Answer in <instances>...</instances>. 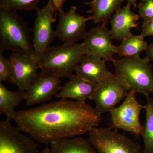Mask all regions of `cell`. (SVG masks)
I'll return each mask as SVG.
<instances>
[{
    "label": "cell",
    "mask_w": 153,
    "mask_h": 153,
    "mask_svg": "<svg viewBox=\"0 0 153 153\" xmlns=\"http://www.w3.org/2000/svg\"><path fill=\"white\" fill-rule=\"evenodd\" d=\"M8 59L11 66L13 84L19 89L27 90L39 72L38 57L12 53Z\"/></svg>",
    "instance_id": "4fadbf2b"
},
{
    "label": "cell",
    "mask_w": 153,
    "mask_h": 153,
    "mask_svg": "<svg viewBox=\"0 0 153 153\" xmlns=\"http://www.w3.org/2000/svg\"><path fill=\"white\" fill-rule=\"evenodd\" d=\"M13 83V77L10 65L8 59L0 52V82Z\"/></svg>",
    "instance_id": "603a6c76"
},
{
    "label": "cell",
    "mask_w": 153,
    "mask_h": 153,
    "mask_svg": "<svg viewBox=\"0 0 153 153\" xmlns=\"http://www.w3.org/2000/svg\"><path fill=\"white\" fill-rule=\"evenodd\" d=\"M66 0H49L57 13L58 12L63 10L64 4Z\"/></svg>",
    "instance_id": "484cf974"
},
{
    "label": "cell",
    "mask_w": 153,
    "mask_h": 153,
    "mask_svg": "<svg viewBox=\"0 0 153 153\" xmlns=\"http://www.w3.org/2000/svg\"><path fill=\"white\" fill-rule=\"evenodd\" d=\"M146 98V121L141 135L144 143L143 153H153V98L150 96Z\"/></svg>",
    "instance_id": "44dd1931"
},
{
    "label": "cell",
    "mask_w": 153,
    "mask_h": 153,
    "mask_svg": "<svg viewBox=\"0 0 153 153\" xmlns=\"http://www.w3.org/2000/svg\"><path fill=\"white\" fill-rule=\"evenodd\" d=\"M77 8L71 6L67 12H58L59 21L56 31V36L64 43H74L84 39L87 34L85 30L89 18L77 13Z\"/></svg>",
    "instance_id": "30bf717a"
},
{
    "label": "cell",
    "mask_w": 153,
    "mask_h": 153,
    "mask_svg": "<svg viewBox=\"0 0 153 153\" xmlns=\"http://www.w3.org/2000/svg\"><path fill=\"white\" fill-rule=\"evenodd\" d=\"M36 141L13 126L8 119L0 122V153H38Z\"/></svg>",
    "instance_id": "9c48e42d"
},
{
    "label": "cell",
    "mask_w": 153,
    "mask_h": 153,
    "mask_svg": "<svg viewBox=\"0 0 153 153\" xmlns=\"http://www.w3.org/2000/svg\"><path fill=\"white\" fill-rule=\"evenodd\" d=\"M115 74L127 85L129 91L145 96L153 93V70L150 61L140 55L114 60Z\"/></svg>",
    "instance_id": "277c9868"
},
{
    "label": "cell",
    "mask_w": 153,
    "mask_h": 153,
    "mask_svg": "<svg viewBox=\"0 0 153 153\" xmlns=\"http://www.w3.org/2000/svg\"><path fill=\"white\" fill-rule=\"evenodd\" d=\"M101 119V115L86 102L60 99L16 111L12 120L20 131L36 141L50 145L88 133Z\"/></svg>",
    "instance_id": "6da1fadb"
},
{
    "label": "cell",
    "mask_w": 153,
    "mask_h": 153,
    "mask_svg": "<svg viewBox=\"0 0 153 153\" xmlns=\"http://www.w3.org/2000/svg\"><path fill=\"white\" fill-rule=\"evenodd\" d=\"M88 140L98 153H141L139 144L112 128H94Z\"/></svg>",
    "instance_id": "5b68a950"
},
{
    "label": "cell",
    "mask_w": 153,
    "mask_h": 153,
    "mask_svg": "<svg viewBox=\"0 0 153 153\" xmlns=\"http://www.w3.org/2000/svg\"><path fill=\"white\" fill-rule=\"evenodd\" d=\"M27 22L17 12L0 9V52L36 56Z\"/></svg>",
    "instance_id": "7a4b0ae2"
},
{
    "label": "cell",
    "mask_w": 153,
    "mask_h": 153,
    "mask_svg": "<svg viewBox=\"0 0 153 153\" xmlns=\"http://www.w3.org/2000/svg\"><path fill=\"white\" fill-rule=\"evenodd\" d=\"M140 35L144 38L153 36V19L148 22H143Z\"/></svg>",
    "instance_id": "d4e9b609"
},
{
    "label": "cell",
    "mask_w": 153,
    "mask_h": 153,
    "mask_svg": "<svg viewBox=\"0 0 153 153\" xmlns=\"http://www.w3.org/2000/svg\"><path fill=\"white\" fill-rule=\"evenodd\" d=\"M126 1H127L128 3H129L135 8L137 7V2L138 0H126Z\"/></svg>",
    "instance_id": "83f0119b"
},
{
    "label": "cell",
    "mask_w": 153,
    "mask_h": 153,
    "mask_svg": "<svg viewBox=\"0 0 153 153\" xmlns=\"http://www.w3.org/2000/svg\"><path fill=\"white\" fill-rule=\"evenodd\" d=\"M113 39L106 25L102 24L92 28L82 43L85 54L97 56L105 61L113 62L114 55L117 54V46L114 45Z\"/></svg>",
    "instance_id": "7c38bea8"
},
{
    "label": "cell",
    "mask_w": 153,
    "mask_h": 153,
    "mask_svg": "<svg viewBox=\"0 0 153 153\" xmlns=\"http://www.w3.org/2000/svg\"><path fill=\"white\" fill-rule=\"evenodd\" d=\"M76 74L85 81L98 83L112 74L105 61L94 55L86 54L75 69Z\"/></svg>",
    "instance_id": "9a60e30c"
},
{
    "label": "cell",
    "mask_w": 153,
    "mask_h": 153,
    "mask_svg": "<svg viewBox=\"0 0 153 153\" xmlns=\"http://www.w3.org/2000/svg\"><path fill=\"white\" fill-rule=\"evenodd\" d=\"M144 38L140 35L136 36L131 33L122 41L120 45L117 46V54L122 58L140 55L148 47Z\"/></svg>",
    "instance_id": "ffe728a7"
},
{
    "label": "cell",
    "mask_w": 153,
    "mask_h": 153,
    "mask_svg": "<svg viewBox=\"0 0 153 153\" xmlns=\"http://www.w3.org/2000/svg\"><path fill=\"white\" fill-rule=\"evenodd\" d=\"M41 0H0V9L18 12L37 10Z\"/></svg>",
    "instance_id": "7402d4cb"
},
{
    "label": "cell",
    "mask_w": 153,
    "mask_h": 153,
    "mask_svg": "<svg viewBox=\"0 0 153 153\" xmlns=\"http://www.w3.org/2000/svg\"><path fill=\"white\" fill-rule=\"evenodd\" d=\"M85 54L82 43L53 46L38 57V67L41 71H49L60 78H68Z\"/></svg>",
    "instance_id": "3957f363"
},
{
    "label": "cell",
    "mask_w": 153,
    "mask_h": 153,
    "mask_svg": "<svg viewBox=\"0 0 153 153\" xmlns=\"http://www.w3.org/2000/svg\"><path fill=\"white\" fill-rule=\"evenodd\" d=\"M143 109L144 105L137 100L136 93L129 91L123 103L109 111L111 127L131 133L136 137L141 136L144 127L140 117Z\"/></svg>",
    "instance_id": "8992f818"
},
{
    "label": "cell",
    "mask_w": 153,
    "mask_h": 153,
    "mask_svg": "<svg viewBox=\"0 0 153 153\" xmlns=\"http://www.w3.org/2000/svg\"><path fill=\"white\" fill-rule=\"evenodd\" d=\"M127 85L115 73L97 83L95 89L89 99L95 103V110L102 116L109 112L128 94Z\"/></svg>",
    "instance_id": "52a82bcc"
},
{
    "label": "cell",
    "mask_w": 153,
    "mask_h": 153,
    "mask_svg": "<svg viewBox=\"0 0 153 153\" xmlns=\"http://www.w3.org/2000/svg\"><path fill=\"white\" fill-rule=\"evenodd\" d=\"M68 82L62 86L60 91L55 95L60 99H72L85 102L93 93L97 83L88 82L76 74L68 77Z\"/></svg>",
    "instance_id": "2e32d148"
},
{
    "label": "cell",
    "mask_w": 153,
    "mask_h": 153,
    "mask_svg": "<svg viewBox=\"0 0 153 153\" xmlns=\"http://www.w3.org/2000/svg\"><path fill=\"white\" fill-rule=\"evenodd\" d=\"M60 77L49 71H41L26 90V106L44 103L52 99L61 89Z\"/></svg>",
    "instance_id": "8fae6325"
},
{
    "label": "cell",
    "mask_w": 153,
    "mask_h": 153,
    "mask_svg": "<svg viewBox=\"0 0 153 153\" xmlns=\"http://www.w3.org/2000/svg\"><path fill=\"white\" fill-rule=\"evenodd\" d=\"M50 148L52 153H98L88 139L79 136L57 140Z\"/></svg>",
    "instance_id": "ac0fdd59"
},
{
    "label": "cell",
    "mask_w": 153,
    "mask_h": 153,
    "mask_svg": "<svg viewBox=\"0 0 153 153\" xmlns=\"http://www.w3.org/2000/svg\"><path fill=\"white\" fill-rule=\"evenodd\" d=\"M27 98L26 91L19 88L10 91L0 82V114L5 115L7 119H13L16 112L15 109Z\"/></svg>",
    "instance_id": "d6986e66"
},
{
    "label": "cell",
    "mask_w": 153,
    "mask_h": 153,
    "mask_svg": "<svg viewBox=\"0 0 153 153\" xmlns=\"http://www.w3.org/2000/svg\"><path fill=\"white\" fill-rule=\"evenodd\" d=\"M41 153H52L50 147L47 146L42 151Z\"/></svg>",
    "instance_id": "f1b7e54d"
},
{
    "label": "cell",
    "mask_w": 153,
    "mask_h": 153,
    "mask_svg": "<svg viewBox=\"0 0 153 153\" xmlns=\"http://www.w3.org/2000/svg\"><path fill=\"white\" fill-rule=\"evenodd\" d=\"M139 15L146 22L153 19V0H140L137 5Z\"/></svg>",
    "instance_id": "cb8c5ba5"
},
{
    "label": "cell",
    "mask_w": 153,
    "mask_h": 153,
    "mask_svg": "<svg viewBox=\"0 0 153 153\" xmlns=\"http://www.w3.org/2000/svg\"><path fill=\"white\" fill-rule=\"evenodd\" d=\"M131 5L127 3L121 7L111 18L109 30L113 39L122 41L131 33L133 28H138L139 15L135 13L131 9Z\"/></svg>",
    "instance_id": "5bb4252c"
},
{
    "label": "cell",
    "mask_w": 153,
    "mask_h": 153,
    "mask_svg": "<svg viewBox=\"0 0 153 153\" xmlns=\"http://www.w3.org/2000/svg\"><path fill=\"white\" fill-rule=\"evenodd\" d=\"M36 10L32 39L35 55L38 58L49 49L57 37L52 24L56 21L57 13L49 1L43 7Z\"/></svg>",
    "instance_id": "ba28073f"
},
{
    "label": "cell",
    "mask_w": 153,
    "mask_h": 153,
    "mask_svg": "<svg viewBox=\"0 0 153 153\" xmlns=\"http://www.w3.org/2000/svg\"><path fill=\"white\" fill-rule=\"evenodd\" d=\"M125 0H91L85 2L90 6L87 13L91 14L88 17L89 20L95 24L102 23L106 25L111 18L121 8Z\"/></svg>",
    "instance_id": "e0dca14e"
},
{
    "label": "cell",
    "mask_w": 153,
    "mask_h": 153,
    "mask_svg": "<svg viewBox=\"0 0 153 153\" xmlns=\"http://www.w3.org/2000/svg\"><path fill=\"white\" fill-rule=\"evenodd\" d=\"M146 58L150 61H153V43L148 45L147 48L146 50Z\"/></svg>",
    "instance_id": "4316f807"
}]
</instances>
